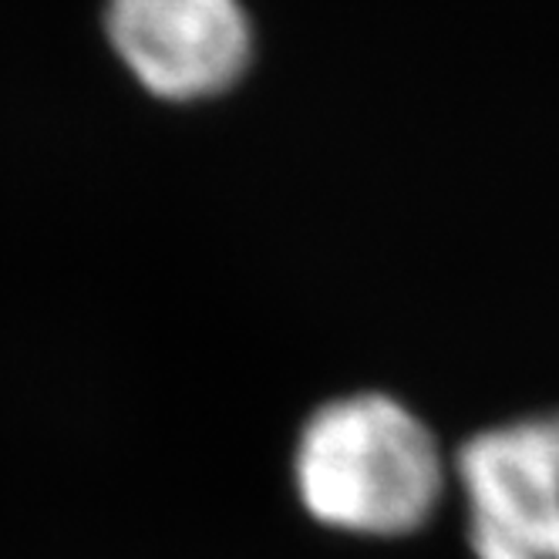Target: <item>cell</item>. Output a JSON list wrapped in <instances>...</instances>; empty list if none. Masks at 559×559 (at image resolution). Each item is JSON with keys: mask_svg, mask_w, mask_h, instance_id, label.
Returning a JSON list of instances; mask_svg holds the SVG:
<instances>
[{"mask_svg": "<svg viewBox=\"0 0 559 559\" xmlns=\"http://www.w3.org/2000/svg\"><path fill=\"white\" fill-rule=\"evenodd\" d=\"M431 428L391 394H347L313 412L297 442V496L321 526L408 536L445 496Z\"/></svg>", "mask_w": 559, "mask_h": 559, "instance_id": "obj_1", "label": "cell"}, {"mask_svg": "<svg viewBox=\"0 0 559 559\" xmlns=\"http://www.w3.org/2000/svg\"><path fill=\"white\" fill-rule=\"evenodd\" d=\"M455 478L475 559H559V412L472 435Z\"/></svg>", "mask_w": 559, "mask_h": 559, "instance_id": "obj_2", "label": "cell"}, {"mask_svg": "<svg viewBox=\"0 0 559 559\" xmlns=\"http://www.w3.org/2000/svg\"><path fill=\"white\" fill-rule=\"evenodd\" d=\"M108 41L135 82L166 102L233 88L253 55L239 0H108Z\"/></svg>", "mask_w": 559, "mask_h": 559, "instance_id": "obj_3", "label": "cell"}]
</instances>
